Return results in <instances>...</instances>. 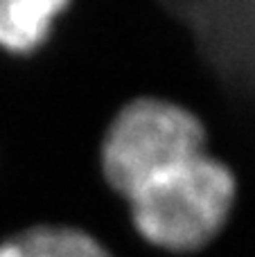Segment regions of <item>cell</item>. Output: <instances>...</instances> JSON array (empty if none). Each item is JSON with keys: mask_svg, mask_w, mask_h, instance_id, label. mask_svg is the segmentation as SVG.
Returning a JSON list of instances; mask_svg holds the SVG:
<instances>
[{"mask_svg": "<svg viewBox=\"0 0 255 257\" xmlns=\"http://www.w3.org/2000/svg\"><path fill=\"white\" fill-rule=\"evenodd\" d=\"M206 151V126L190 108L161 97H136L108 122L99 169L122 199L145 181Z\"/></svg>", "mask_w": 255, "mask_h": 257, "instance_id": "2", "label": "cell"}, {"mask_svg": "<svg viewBox=\"0 0 255 257\" xmlns=\"http://www.w3.org/2000/svg\"><path fill=\"white\" fill-rule=\"evenodd\" d=\"M14 241L18 257H113L97 237L72 226H36Z\"/></svg>", "mask_w": 255, "mask_h": 257, "instance_id": "4", "label": "cell"}, {"mask_svg": "<svg viewBox=\"0 0 255 257\" xmlns=\"http://www.w3.org/2000/svg\"><path fill=\"white\" fill-rule=\"evenodd\" d=\"M237 196L230 167L210 151L185 158L126 196V212L143 244L167 255H194L226 228Z\"/></svg>", "mask_w": 255, "mask_h": 257, "instance_id": "1", "label": "cell"}, {"mask_svg": "<svg viewBox=\"0 0 255 257\" xmlns=\"http://www.w3.org/2000/svg\"><path fill=\"white\" fill-rule=\"evenodd\" d=\"M0 257H18V248H16V241H14V237L0 244Z\"/></svg>", "mask_w": 255, "mask_h": 257, "instance_id": "5", "label": "cell"}, {"mask_svg": "<svg viewBox=\"0 0 255 257\" xmlns=\"http://www.w3.org/2000/svg\"><path fill=\"white\" fill-rule=\"evenodd\" d=\"M72 0H0V54L30 59L39 54Z\"/></svg>", "mask_w": 255, "mask_h": 257, "instance_id": "3", "label": "cell"}]
</instances>
